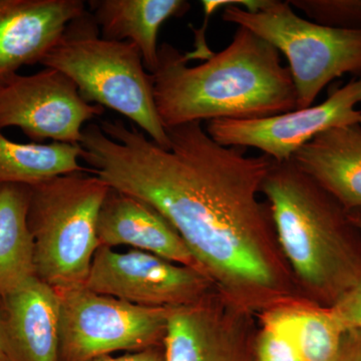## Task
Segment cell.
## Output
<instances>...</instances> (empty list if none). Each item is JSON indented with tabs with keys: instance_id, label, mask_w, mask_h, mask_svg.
<instances>
[{
	"instance_id": "cell-26",
	"label": "cell",
	"mask_w": 361,
	"mask_h": 361,
	"mask_svg": "<svg viewBox=\"0 0 361 361\" xmlns=\"http://www.w3.org/2000/svg\"><path fill=\"white\" fill-rule=\"evenodd\" d=\"M0 361H8L7 360L6 355H4V351H2L1 348H0Z\"/></svg>"
},
{
	"instance_id": "cell-5",
	"label": "cell",
	"mask_w": 361,
	"mask_h": 361,
	"mask_svg": "<svg viewBox=\"0 0 361 361\" xmlns=\"http://www.w3.org/2000/svg\"><path fill=\"white\" fill-rule=\"evenodd\" d=\"M111 187L75 172L30 186L27 222L35 276L54 289L85 286L99 244L97 220Z\"/></svg>"
},
{
	"instance_id": "cell-23",
	"label": "cell",
	"mask_w": 361,
	"mask_h": 361,
	"mask_svg": "<svg viewBox=\"0 0 361 361\" xmlns=\"http://www.w3.org/2000/svg\"><path fill=\"white\" fill-rule=\"evenodd\" d=\"M334 361H361V330L348 329Z\"/></svg>"
},
{
	"instance_id": "cell-20",
	"label": "cell",
	"mask_w": 361,
	"mask_h": 361,
	"mask_svg": "<svg viewBox=\"0 0 361 361\" xmlns=\"http://www.w3.org/2000/svg\"><path fill=\"white\" fill-rule=\"evenodd\" d=\"M313 23L341 28L361 27V0H289Z\"/></svg>"
},
{
	"instance_id": "cell-4",
	"label": "cell",
	"mask_w": 361,
	"mask_h": 361,
	"mask_svg": "<svg viewBox=\"0 0 361 361\" xmlns=\"http://www.w3.org/2000/svg\"><path fill=\"white\" fill-rule=\"evenodd\" d=\"M40 65L65 73L87 103L118 111L161 148L170 147L141 52L132 42L102 37L90 13L66 26Z\"/></svg>"
},
{
	"instance_id": "cell-9",
	"label": "cell",
	"mask_w": 361,
	"mask_h": 361,
	"mask_svg": "<svg viewBox=\"0 0 361 361\" xmlns=\"http://www.w3.org/2000/svg\"><path fill=\"white\" fill-rule=\"evenodd\" d=\"M85 286L135 305L176 308L216 290L200 271L132 249L116 252L99 246Z\"/></svg>"
},
{
	"instance_id": "cell-13",
	"label": "cell",
	"mask_w": 361,
	"mask_h": 361,
	"mask_svg": "<svg viewBox=\"0 0 361 361\" xmlns=\"http://www.w3.org/2000/svg\"><path fill=\"white\" fill-rule=\"evenodd\" d=\"M0 348L8 361H59L56 289L33 277L0 296Z\"/></svg>"
},
{
	"instance_id": "cell-1",
	"label": "cell",
	"mask_w": 361,
	"mask_h": 361,
	"mask_svg": "<svg viewBox=\"0 0 361 361\" xmlns=\"http://www.w3.org/2000/svg\"><path fill=\"white\" fill-rule=\"evenodd\" d=\"M169 149L122 121L90 123L82 160L175 228L216 290L249 312L302 299L259 195L273 160L214 141L201 123L166 129Z\"/></svg>"
},
{
	"instance_id": "cell-25",
	"label": "cell",
	"mask_w": 361,
	"mask_h": 361,
	"mask_svg": "<svg viewBox=\"0 0 361 361\" xmlns=\"http://www.w3.org/2000/svg\"><path fill=\"white\" fill-rule=\"evenodd\" d=\"M348 217L351 224L355 228L356 231L361 236V208L348 211Z\"/></svg>"
},
{
	"instance_id": "cell-17",
	"label": "cell",
	"mask_w": 361,
	"mask_h": 361,
	"mask_svg": "<svg viewBox=\"0 0 361 361\" xmlns=\"http://www.w3.org/2000/svg\"><path fill=\"white\" fill-rule=\"evenodd\" d=\"M261 324L288 336L303 361H334L348 329L331 307L299 299L261 313Z\"/></svg>"
},
{
	"instance_id": "cell-24",
	"label": "cell",
	"mask_w": 361,
	"mask_h": 361,
	"mask_svg": "<svg viewBox=\"0 0 361 361\" xmlns=\"http://www.w3.org/2000/svg\"><path fill=\"white\" fill-rule=\"evenodd\" d=\"M94 361H165V360H164V348L161 344V345L133 351L122 355L103 356Z\"/></svg>"
},
{
	"instance_id": "cell-15",
	"label": "cell",
	"mask_w": 361,
	"mask_h": 361,
	"mask_svg": "<svg viewBox=\"0 0 361 361\" xmlns=\"http://www.w3.org/2000/svg\"><path fill=\"white\" fill-rule=\"evenodd\" d=\"M297 167L348 212L361 208V126L334 128L294 154Z\"/></svg>"
},
{
	"instance_id": "cell-3",
	"label": "cell",
	"mask_w": 361,
	"mask_h": 361,
	"mask_svg": "<svg viewBox=\"0 0 361 361\" xmlns=\"http://www.w3.org/2000/svg\"><path fill=\"white\" fill-rule=\"evenodd\" d=\"M261 193L301 296L334 305L361 277L348 213L292 160L273 161Z\"/></svg>"
},
{
	"instance_id": "cell-19",
	"label": "cell",
	"mask_w": 361,
	"mask_h": 361,
	"mask_svg": "<svg viewBox=\"0 0 361 361\" xmlns=\"http://www.w3.org/2000/svg\"><path fill=\"white\" fill-rule=\"evenodd\" d=\"M80 145L20 144L0 132V184H39L58 176L84 172Z\"/></svg>"
},
{
	"instance_id": "cell-21",
	"label": "cell",
	"mask_w": 361,
	"mask_h": 361,
	"mask_svg": "<svg viewBox=\"0 0 361 361\" xmlns=\"http://www.w3.org/2000/svg\"><path fill=\"white\" fill-rule=\"evenodd\" d=\"M256 336V361H303L295 344L282 332L261 325Z\"/></svg>"
},
{
	"instance_id": "cell-16",
	"label": "cell",
	"mask_w": 361,
	"mask_h": 361,
	"mask_svg": "<svg viewBox=\"0 0 361 361\" xmlns=\"http://www.w3.org/2000/svg\"><path fill=\"white\" fill-rule=\"evenodd\" d=\"M89 4L102 37L134 44L149 73L158 66L161 25L170 18L185 16L191 8L185 0H92Z\"/></svg>"
},
{
	"instance_id": "cell-8",
	"label": "cell",
	"mask_w": 361,
	"mask_h": 361,
	"mask_svg": "<svg viewBox=\"0 0 361 361\" xmlns=\"http://www.w3.org/2000/svg\"><path fill=\"white\" fill-rule=\"evenodd\" d=\"M104 111L87 103L75 82L54 68L0 80V130L20 128L33 142L80 145L85 123Z\"/></svg>"
},
{
	"instance_id": "cell-10",
	"label": "cell",
	"mask_w": 361,
	"mask_h": 361,
	"mask_svg": "<svg viewBox=\"0 0 361 361\" xmlns=\"http://www.w3.org/2000/svg\"><path fill=\"white\" fill-rule=\"evenodd\" d=\"M361 77L353 78L310 108L254 120L209 121L206 132L225 147L254 148L273 161L291 160L299 149L316 135L345 126H361Z\"/></svg>"
},
{
	"instance_id": "cell-2",
	"label": "cell",
	"mask_w": 361,
	"mask_h": 361,
	"mask_svg": "<svg viewBox=\"0 0 361 361\" xmlns=\"http://www.w3.org/2000/svg\"><path fill=\"white\" fill-rule=\"evenodd\" d=\"M187 54L159 47L152 73L157 111L166 129L193 122L254 120L296 110V90L280 52L238 26L231 44L205 63L188 66Z\"/></svg>"
},
{
	"instance_id": "cell-12",
	"label": "cell",
	"mask_w": 361,
	"mask_h": 361,
	"mask_svg": "<svg viewBox=\"0 0 361 361\" xmlns=\"http://www.w3.org/2000/svg\"><path fill=\"white\" fill-rule=\"evenodd\" d=\"M85 11L82 0H0V80L40 63Z\"/></svg>"
},
{
	"instance_id": "cell-22",
	"label": "cell",
	"mask_w": 361,
	"mask_h": 361,
	"mask_svg": "<svg viewBox=\"0 0 361 361\" xmlns=\"http://www.w3.org/2000/svg\"><path fill=\"white\" fill-rule=\"evenodd\" d=\"M330 307L346 329L361 330V277Z\"/></svg>"
},
{
	"instance_id": "cell-7",
	"label": "cell",
	"mask_w": 361,
	"mask_h": 361,
	"mask_svg": "<svg viewBox=\"0 0 361 361\" xmlns=\"http://www.w3.org/2000/svg\"><path fill=\"white\" fill-rule=\"evenodd\" d=\"M56 291L59 361H94L163 344L171 308L135 305L85 286Z\"/></svg>"
},
{
	"instance_id": "cell-14",
	"label": "cell",
	"mask_w": 361,
	"mask_h": 361,
	"mask_svg": "<svg viewBox=\"0 0 361 361\" xmlns=\"http://www.w3.org/2000/svg\"><path fill=\"white\" fill-rule=\"evenodd\" d=\"M97 240L99 246H130L200 271L175 228L157 209L113 188L99 212Z\"/></svg>"
},
{
	"instance_id": "cell-18",
	"label": "cell",
	"mask_w": 361,
	"mask_h": 361,
	"mask_svg": "<svg viewBox=\"0 0 361 361\" xmlns=\"http://www.w3.org/2000/svg\"><path fill=\"white\" fill-rule=\"evenodd\" d=\"M30 186L0 184V296L35 276V243L27 222Z\"/></svg>"
},
{
	"instance_id": "cell-11",
	"label": "cell",
	"mask_w": 361,
	"mask_h": 361,
	"mask_svg": "<svg viewBox=\"0 0 361 361\" xmlns=\"http://www.w3.org/2000/svg\"><path fill=\"white\" fill-rule=\"evenodd\" d=\"M214 290L171 308L164 336L165 361H256L251 315ZM256 341V339H255Z\"/></svg>"
},
{
	"instance_id": "cell-6",
	"label": "cell",
	"mask_w": 361,
	"mask_h": 361,
	"mask_svg": "<svg viewBox=\"0 0 361 361\" xmlns=\"http://www.w3.org/2000/svg\"><path fill=\"white\" fill-rule=\"evenodd\" d=\"M246 4L235 0L226 6L223 20L251 30L284 54L295 87L297 109L312 106L336 78L361 75V27L313 23L295 13L288 1L266 0L256 11L238 6Z\"/></svg>"
}]
</instances>
